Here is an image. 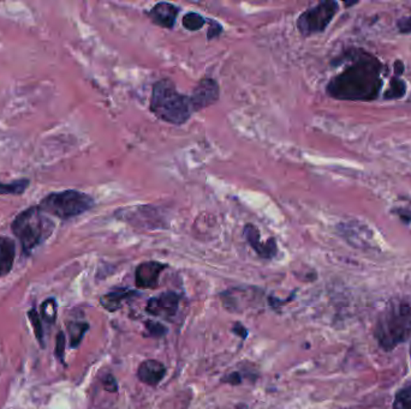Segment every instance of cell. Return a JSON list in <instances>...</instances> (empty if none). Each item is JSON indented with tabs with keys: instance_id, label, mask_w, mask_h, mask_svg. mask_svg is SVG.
Returning a JSON list of instances; mask_svg holds the SVG:
<instances>
[{
	"instance_id": "2e32d148",
	"label": "cell",
	"mask_w": 411,
	"mask_h": 409,
	"mask_svg": "<svg viewBox=\"0 0 411 409\" xmlns=\"http://www.w3.org/2000/svg\"><path fill=\"white\" fill-rule=\"evenodd\" d=\"M29 179L13 180V183H0V195H13V196H21L27 188H29Z\"/></svg>"
},
{
	"instance_id": "6da1fadb",
	"label": "cell",
	"mask_w": 411,
	"mask_h": 409,
	"mask_svg": "<svg viewBox=\"0 0 411 409\" xmlns=\"http://www.w3.org/2000/svg\"><path fill=\"white\" fill-rule=\"evenodd\" d=\"M382 63L364 52L329 82L326 91L337 100L372 101L382 90Z\"/></svg>"
},
{
	"instance_id": "30bf717a",
	"label": "cell",
	"mask_w": 411,
	"mask_h": 409,
	"mask_svg": "<svg viewBox=\"0 0 411 409\" xmlns=\"http://www.w3.org/2000/svg\"><path fill=\"white\" fill-rule=\"evenodd\" d=\"M178 308V297L173 292H165L163 295L150 299L147 305V311L150 315H158L163 318H170L175 315Z\"/></svg>"
},
{
	"instance_id": "603a6c76",
	"label": "cell",
	"mask_w": 411,
	"mask_h": 409,
	"mask_svg": "<svg viewBox=\"0 0 411 409\" xmlns=\"http://www.w3.org/2000/svg\"><path fill=\"white\" fill-rule=\"evenodd\" d=\"M65 343H66V340H65L64 333L59 332L56 337V352L55 353H56L58 360L63 364H64Z\"/></svg>"
},
{
	"instance_id": "5bb4252c",
	"label": "cell",
	"mask_w": 411,
	"mask_h": 409,
	"mask_svg": "<svg viewBox=\"0 0 411 409\" xmlns=\"http://www.w3.org/2000/svg\"><path fill=\"white\" fill-rule=\"evenodd\" d=\"M133 293H135V292H129L128 290H123V288L112 290V292H110L108 295H103V297L100 298V304H101L103 307H105L108 311L115 312L120 308V305H122V302H123L125 298H128L129 295H133Z\"/></svg>"
},
{
	"instance_id": "ac0fdd59",
	"label": "cell",
	"mask_w": 411,
	"mask_h": 409,
	"mask_svg": "<svg viewBox=\"0 0 411 409\" xmlns=\"http://www.w3.org/2000/svg\"><path fill=\"white\" fill-rule=\"evenodd\" d=\"M182 24L189 31H197L202 29L206 24V18L200 13H188L182 20Z\"/></svg>"
},
{
	"instance_id": "484cf974",
	"label": "cell",
	"mask_w": 411,
	"mask_h": 409,
	"mask_svg": "<svg viewBox=\"0 0 411 409\" xmlns=\"http://www.w3.org/2000/svg\"><path fill=\"white\" fill-rule=\"evenodd\" d=\"M396 213L398 214L399 218H402V221L410 222L411 223V213L407 210H396Z\"/></svg>"
},
{
	"instance_id": "d6986e66",
	"label": "cell",
	"mask_w": 411,
	"mask_h": 409,
	"mask_svg": "<svg viewBox=\"0 0 411 409\" xmlns=\"http://www.w3.org/2000/svg\"><path fill=\"white\" fill-rule=\"evenodd\" d=\"M41 320L45 323L52 324L55 323L57 320V303L53 298L46 299L41 305Z\"/></svg>"
},
{
	"instance_id": "9c48e42d",
	"label": "cell",
	"mask_w": 411,
	"mask_h": 409,
	"mask_svg": "<svg viewBox=\"0 0 411 409\" xmlns=\"http://www.w3.org/2000/svg\"><path fill=\"white\" fill-rule=\"evenodd\" d=\"M180 11V8L176 5L161 1L155 4L150 11H146L145 13L155 26L161 27L165 29H172L176 24L177 16Z\"/></svg>"
},
{
	"instance_id": "ba28073f",
	"label": "cell",
	"mask_w": 411,
	"mask_h": 409,
	"mask_svg": "<svg viewBox=\"0 0 411 409\" xmlns=\"http://www.w3.org/2000/svg\"><path fill=\"white\" fill-rule=\"evenodd\" d=\"M243 235L247 239V243L261 258L271 260L277 255L278 246H277L275 239L270 238L266 243H261L260 241V232L257 230V226H254L252 223H247L245 230H243Z\"/></svg>"
},
{
	"instance_id": "e0dca14e",
	"label": "cell",
	"mask_w": 411,
	"mask_h": 409,
	"mask_svg": "<svg viewBox=\"0 0 411 409\" xmlns=\"http://www.w3.org/2000/svg\"><path fill=\"white\" fill-rule=\"evenodd\" d=\"M89 328L88 324L85 322H78V323L68 324V335H70V345L71 348H78V345L81 343L82 339L87 333Z\"/></svg>"
},
{
	"instance_id": "9a60e30c",
	"label": "cell",
	"mask_w": 411,
	"mask_h": 409,
	"mask_svg": "<svg viewBox=\"0 0 411 409\" xmlns=\"http://www.w3.org/2000/svg\"><path fill=\"white\" fill-rule=\"evenodd\" d=\"M407 94V83L402 78L394 76L391 78L390 87L384 93L385 100H398Z\"/></svg>"
},
{
	"instance_id": "4316f807",
	"label": "cell",
	"mask_w": 411,
	"mask_h": 409,
	"mask_svg": "<svg viewBox=\"0 0 411 409\" xmlns=\"http://www.w3.org/2000/svg\"><path fill=\"white\" fill-rule=\"evenodd\" d=\"M112 384L113 385H117L116 380H113V377H108L106 380H105V387L108 390H111V392H116V388L115 387H112Z\"/></svg>"
},
{
	"instance_id": "7402d4cb",
	"label": "cell",
	"mask_w": 411,
	"mask_h": 409,
	"mask_svg": "<svg viewBox=\"0 0 411 409\" xmlns=\"http://www.w3.org/2000/svg\"><path fill=\"white\" fill-rule=\"evenodd\" d=\"M206 23H208V30H207L208 41L219 38L220 35L223 34V26L218 21L212 20V18H206Z\"/></svg>"
},
{
	"instance_id": "5b68a950",
	"label": "cell",
	"mask_w": 411,
	"mask_h": 409,
	"mask_svg": "<svg viewBox=\"0 0 411 409\" xmlns=\"http://www.w3.org/2000/svg\"><path fill=\"white\" fill-rule=\"evenodd\" d=\"M94 207V198L78 190L52 192L43 197L39 204L43 213L50 214L60 220L76 218L93 209Z\"/></svg>"
},
{
	"instance_id": "d4e9b609",
	"label": "cell",
	"mask_w": 411,
	"mask_h": 409,
	"mask_svg": "<svg viewBox=\"0 0 411 409\" xmlns=\"http://www.w3.org/2000/svg\"><path fill=\"white\" fill-rule=\"evenodd\" d=\"M147 328L150 329V333L154 336H161L166 332V329L164 328L163 325L157 323H147Z\"/></svg>"
},
{
	"instance_id": "8fae6325",
	"label": "cell",
	"mask_w": 411,
	"mask_h": 409,
	"mask_svg": "<svg viewBox=\"0 0 411 409\" xmlns=\"http://www.w3.org/2000/svg\"><path fill=\"white\" fill-rule=\"evenodd\" d=\"M166 268V265L154 260L145 262L138 265L135 274L136 285L140 288H154L158 285L159 276Z\"/></svg>"
},
{
	"instance_id": "8992f818",
	"label": "cell",
	"mask_w": 411,
	"mask_h": 409,
	"mask_svg": "<svg viewBox=\"0 0 411 409\" xmlns=\"http://www.w3.org/2000/svg\"><path fill=\"white\" fill-rule=\"evenodd\" d=\"M339 10L337 1H322L297 18V29L304 38L324 33Z\"/></svg>"
},
{
	"instance_id": "4fadbf2b",
	"label": "cell",
	"mask_w": 411,
	"mask_h": 409,
	"mask_svg": "<svg viewBox=\"0 0 411 409\" xmlns=\"http://www.w3.org/2000/svg\"><path fill=\"white\" fill-rule=\"evenodd\" d=\"M16 258V244L9 237H0V277L6 276L13 270Z\"/></svg>"
},
{
	"instance_id": "44dd1931",
	"label": "cell",
	"mask_w": 411,
	"mask_h": 409,
	"mask_svg": "<svg viewBox=\"0 0 411 409\" xmlns=\"http://www.w3.org/2000/svg\"><path fill=\"white\" fill-rule=\"evenodd\" d=\"M394 409H411V387L402 389L396 395Z\"/></svg>"
},
{
	"instance_id": "7a4b0ae2",
	"label": "cell",
	"mask_w": 411,
	"mask_h": 409,
	"mask_svg": "<svg viewBox=\"0 0 411 409\" xmlns=\"http://www.w3.org/2000/svg\"><path fill=\"white\" fill-rule=\"evenodd\" d=\"M150 111L161 121L178 126L185 124L194 113L190 98L180 93L168 78L159 80L153 84Z\"/></svg>"
},
{
	"instance_id": "3957f363",
	"label": "cell",
	"mask_w": 411,
	"mask_h": 409,
	"mask_svg": "<svg viewBox=\"0 0 411 409\" xmlns=\"http://www.w3.org/2000/svg\"><path fill=\"white\" fill-rule=\"evenodd\" d=\"M411 335V299L394 300L382 312L375 336L382 348L391 350Z\"/></svg>"
},
{
	"instance_id": "7c38bea8",
	"label": "cell",
	"mask_w": 411,
	"mask_h": 409,
	"mask_svg": "<svg viewBox=\"0 0 411 409\" xmlns=\"http://www.w3.org/2000/svg\"><path fill=\"white\" fill-rule=\"evenodd\" d=\"M165 375H166V369L158 360H146L142 362L137 371L140 380L152 387L160 383Z\"/></svg>"
},
{
	"instance_id": "ffe728a7",
	"label": "cell",
	"mask_w": 411,
	"mask_h": 409,
	"mask_svg": "<svg viewBox=\"0 0 411 409\" xmlns=\"http://www.w3.org/2000/svg\"><path fill=\"white\" fill-rule=\"evenodd\" d=\"M28 318H29L31 325H33V329H34L35 336H36L38 341L43 348L45 345H43V327L41 315L35 308H31L30 311H28Z\"/></svg>"
},
{
	"instance_id": "83f0119b",
	"label": "cell",
	"mask_w": 411,
	"mask_h": 409,
	"mask_svg": "<svg viewBox=\"0 0 411 409\" xmlns=\"http://www.w3.org/2000/svg\"><path fill=\"white\" fill-rule=\"evenodd\" d=\"M403 73H404V65L402 64V61L397 60L396 61V75L398 77Z\"/></svg>"
},
{
	"instance_id": "52a82bcc",
	"label": "cell",
	"mask_w": 411,
	"mask_h": 409,
	"mask_svg": "<svg viewBox=\"0 0 411 409\" xmlns=\"http://www.w3.org/2000/svg\"><path fill=\"white\" fill-rule=\"evenodd\" d=\"M219 95L220 89L218 82L210 77L202 78L194 88L192 95L189 96L193 111L199 112L207 107L213 106L215 103H218Z\"/></svg>"
},
{
	"instance_id": "277c9868",
	"label": "cell",
	"mask_w": 411,
	"mask_h": 409,
	"mask_svg": "<svg viewBox=\"0 0 411 409\" xmlns=\"http://www.w3.org/2000/svg\"><path fill=\"white\" fill-rule=\"evenodd\" d=\"M56 228L39 205L30 207L18 214L11 223V230L21 243L23 253L29 256L39 245L51 237Z\"/></svg>"
},
{
	"instance_id": "cb8c5ba5",
	"label": "cell",
	"mask_w": 411,
	"mask_h": 409,
	"mask_svg": "<svg viewBox=\"0 0 411 409\" xmlns=\"http://www.w3.org/2000/svg\"><path fill=\"white\" fill-rule=\"evenodd\" d=\"M397 27H398L399 33L411 35V16L410 17L401 18L397 22Z\"/></svg>"
}]
</instances>
